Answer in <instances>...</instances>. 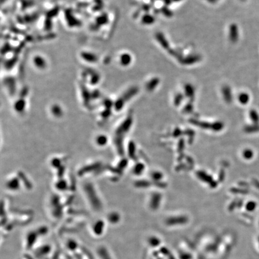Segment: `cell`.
Returning a JSON list of instances; mask_svg holds the SVG:
<instances>
[{"label":"cell","instance_id":"obj_1","mask_svg":"<svg viewBox=\"0 0 259 259\" xmlns=\"http://www.w3.org/2000/svg\"><path fill=\"white\" fill-rule=\"evenodd\" d=\"M201 60V57L199 55H191L182 59L179 61L183 65H191L195 64Z\"/></svg>","mask_w":259,"mask_h":259},{"label":"cell","instance_id":"obj_2","mask_svg":"<svg viewBox=\"0 0 259 259\" xmlns=\"http://www.w3.org/2000/svg\"><path fill=\"white\" fill-rule=\"evenodd\" d=\"M156 40L159 43L160 45L168 51L170 49L169 42L167 40L165 36L161 32H157L155 34Z\"/></svg>","mask_w":259,"mask_h":259},{"label":"cell","instance_id":"obj_3","mask_svg":"<svg viewBox=\"0 0 259 259\" xmlns=\"http://www.w3.org/2000/svg\"><path fill=\"white\" fill-rule=\"evenodd\" d=\"M238 38V28L236 25L232 24L229 27V39L232 42L237 41Z\"/></svg>","mask_w":259,"mask_h":259},{"label":"cell","instance_id":"obj_4","mask_svg":"<svg viewBox=\"0 0 259 259\" xmlns=\"http://www.w3.org/2000/svg\"><path fill=\"white\" fill-rule=\"evenodd\" d=\"M132 56L128 53H124L121 56L120 62L122 66H128L131 63L132 61Z\"/></svg>","mask_w":259,"mask_h":259},{"label":"cell","instance_id":"obj_5","mask_svg":"<svg viewBox=\"0 0 259 259\" xmlns=\"http://www.w3.org/2000/svg\"><path fill=\"white\" fill-rule=\"evenodd\" d=\"M159 83V79L157 78H154L150 80L146 84V88L149 91L154 89Z\"/></svg>","mask_w":259,"mask_h":259},{"label":"cell","instance_id":"obj_6","mask_svg":"<svg viewBox=\"0 0 259 259\" xmlns=\"http://www.w3.org/2000/svg\"><path fill=\"white\" fill-rule=\"evenodd\" d=\"M155 20V18L153 16L148 14L145 15L142 18V22L145 25H151L154 23Z\"/></svg>","mask_w":259,"mask_h":259},{"label":"cell","instance_id":"obj_7","mask_svg":"<svg viewBox=\"0 0 259 259\" xmlns=\"http://www.w3.org/2000/svg\"><path fill=\"white\" fill-rule=\"evenodd\" d=\"M185 94L189 97H193L194 94V88L190 84H186L185 85Z\"/></svg>","mask_w":259,"mask_h":259},{"label":"cell","instance_id":"obj_8","mask_svg":"<svg viewBox=\"0 0 259 259\" xmlns=\"http://www.w3.org/2000/svg\"><path fill=\"white\" fill-rule=\"evenodd\" d=\"M160 12L163 13L165 16H166V17H168V18H170L173 15V12L169 8H168L166 6L162 7L160 9Z\"/></svg>","mask_w":259,"mask_h":259},{"label":"cell","instance_id":"obj_9","mask_svg":"<svg viewBox=\"0 0 259 259\" xmlns=\"http://www.w3.org/2000/svg\"><path fill=\"white\" fill-rule=\"evenodd\" d=\"M248 97L245 94H242L239 95V100L243 103H245L247 100Z\"/></svg>","mask_w":259,"mask_h":259},{"label":"cell","instance_id":"obj_10","mask_svg":"<svg viewBox=\"0 0 259 259\" xmlns=\"http://www.w3.org/2000/svg\"><path fill=\"white\" fill-rule=\"evenodd\" d=\"M151 8V6L150 5H148V4H144V5L142 6V9H143V10H145V11L146 12H149V11L150 10Z\"/></svg>","mask_w":259,"mask_h":259},{"label":"cell","instance_id":"obj_11","mask_svg":"<svg viewBox=\"0 0 259 259\" xmlns=\"http://www.w3.org/2000/svg\"><path fill=\"white\" fill-rule=\"evenodd\" d=\"M163 1L166 6H169L172 3V0H163Z\"/></svg>","mask_w":259,"mask_h":259},{"label":"cell","instance_id":"obj_12","mask_svg":"<svg viewBox=\"0 0 259 259\" xmlns=\"http://www.w3.org/2000/svg\"><path fill=\"white\" fill-rule=\"evenodd\" d=\"M207 1L211 3H214L216 1V0H207Z\"/></svg>","mask_w":259,"mask_h":259},{"label":"cell","instance_id":"obj_13","mask_svg":"<svg viewBox=\"0 0 259 259\" xmlns=\"http://www.w3.org/2000/svg\"><path fill=\"white\" fill-rule=\"evenodd\" d=\"M181 1L182 0H172V1H174V2H179Z\"/></svg>","mask_w":259,"mask_h":259}]
</instances>
